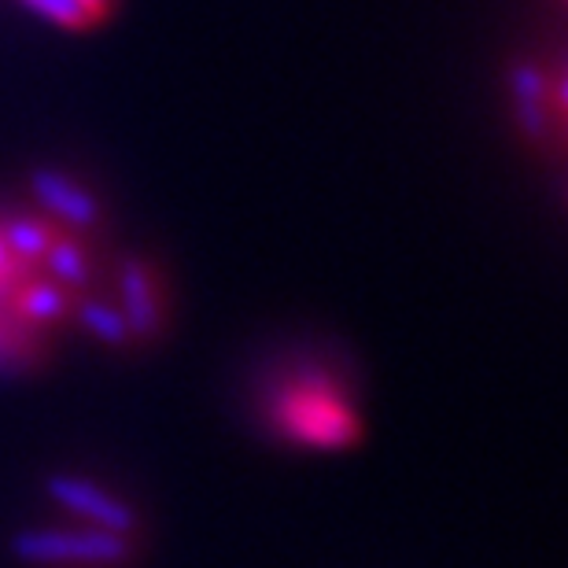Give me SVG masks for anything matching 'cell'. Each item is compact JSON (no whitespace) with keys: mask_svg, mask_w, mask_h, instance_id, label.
I'll use <instances>...</instances> for the list:
<instances>
[{"mask_svg":"<svg viewBox=\"0 0 568 568\" xmlns=\"http://www.w3.org/2000/svg\"><path fill=\"white\" fill-rule=\"evenodd\" d=\"M71 311L78 317V325H82L85 333H93L97 339H104L108 347H130L133 344L126 317H122V311H115L111 303L89 295V300H78Z\"/></svg>","mask_w":568,"mask_h":568,"instance_id":"7","label":"cell"},{"mask_svg":"<svg viewBox=\"0 0 568 568\" xmlns=\"http://www.w3.org/2000/svg\"><path fill=\"white\" fill-rule=\"evenodd\" d=\"M119 295L122 317L130 325V336L148 344L163 333V295H159V277L144 258H122L119 263Z\"/></svg>","mask_w":568,"mask_h":568,"instance_id":"4","label":"cell"},{"mask_svg":"<svg viewBox=\"0 0 568 568\" xmlns=\"http://www.w3.org/2000/svg\"><path fill=\"white\" fill-rule=\"evenodd\" d=\"M27 8H33L38 16H44L49 22H55V27L63 30H85L93 27V16L78 4V0H22Z\"/></svg>","mask_w":568,"mask_h":568,"instance_id":"11","label":"cell"},{"mask_svg":"<svg viewBox=\"0 0 568 568\" xmlns=\"http://www.w3.org/2000/svg\"><path fill=\"white\" fill-rule=\"evenodd\" d=\"M284 425L295 436L314 439L317 447H344L347 439L358 436V425L344 406H339L328 392L317 388H295L284 403Z\"/></svg>","mask_w":568,"mask_h":568,"instance_id":"2","label":"cell"},{"mask_svg":"<svg viewBox=\"0 0 568 568\" xmlns=\"http://www.w3.org/2000/svg\"><path fill=\"white\" fill-rule=\"evenodd\" d=\"M0 236H4L8 252L19 258V263H41V255L49 252V244L55 241V230L44 219H27V214H19V219H11L0 225Z\"/></svg>","mask_w":568,"mask_h":568,"instance_id":"9","label":"cell"},{"mask_svg":"<svg viewBox=\"0 0 568 568\" xmlns=\"http://www.w3.org/2000/svg\"><path fill=\"white\" fill-rule=\"evenodd\" d=\"M44 491H49L52 503H60L63 509H71V514L89 517L97 528L119 531V536H133V531H138V514H133L122 498L108 495L104 487L89 484L82 476L55 473L44 480Z\"/></svg>","mask_w":568,"mask_h":568,"instance_id":"3","label":"cell"},{"mask_svg":"<svg viewBox=\"0 0 568 568\" xmlns=\"http://www.w3.org/2000/svg\"><path fill=\"white\" fill-rule=\"evenodd\" d=\"M41 266L49 270V274L60 281L67 292H71V288L82 292L85 284H89V277H93L82 244H78L74 236H63V233H55V241L49 244V252L41 255Z\"/></svg>","mask_w":568,"mask_h":568,"instance_id":"8","label":"cell"},{"mask_svg":"<svg viewBox=\"0 0 568 568\" xmlns=\"http://www.w3.org/2000/svg\"><path fill=\"white\" fill-rule=\"evenodd\" d=\"M11 554L27 565H126L133 558L130 536L108 528L60 531V528H30L11 539Z\"/></svg>","mask_w":568,"mask_h":568,"instance_id":"1","label":"cell"},{"mask_svg":"<svg viewBox=\"0 0 568 568\" xmlns=\"http://www.w3.org/2000/svg\"><path fill=\"white\" fill-rule=\"evenodd\" d=\"M78 4H82V8L89 11V16H93V22H97V19H104L108 11H111V0H78Z\"/></svg>","mask_w":568,"mask_h":568,"instance_id":"12","label":"cell"},{"mask_svg":"<svg viewBox=\"0 0 568 568\" xmlns=\"http://www.w3.org/2000/svg\"><path fill=\"white\" fill-rule=\"evenodd\" d=\"M509 85H514V104H517V122L525 130L528 141H547L554 119L550 108V78L542 74V67L520 60L514 71H509Z\"/></svg>","mask_w":568,"mask_h":568,"instance_id":"6","label":"cell"},{"mask_svg":"<svg viewBox=\"0 0 568 568\" xmlns=\"http://www.w3.org/2000/svg\"><path fill=\"white\" fill-rule=\"evenodd\" d=\"M33 192H38V200L49 207V214H55V219L63 225H71V230L89 233L104 222V211H100L93 192H85L74 178L60 174V170H38V174H33Z\"/></svg>","mask_w":568,"mask_h":568,"instance_id":"5","label":"cell"},{"mask_svg":"<svg viewBox=\"0 0 568 568\" xmlns=\"http://www.w3.org/2000/svg\"><path fill=\"white\" fill-rule=\"evenodd\" d=\"M71 292L67 288H55V284H44V281H33V284H22V292L16 295V311L22 317L38 325H52L60 317L71 314Z\"/></svg>","mask_w":568,"mask_h":568,"instance_id":"10","label":"cell"}]
</instances>
